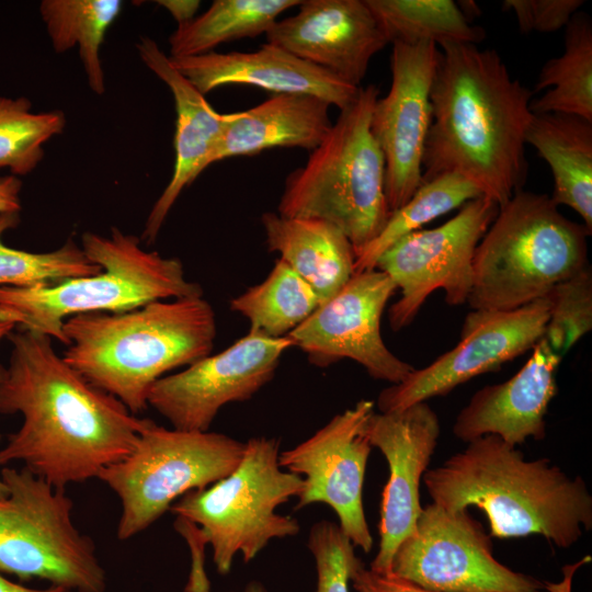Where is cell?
Wrapping results in <instances>:
<instances>
[{
    "mask_svg": "<svg viewBox=\"0 0 592 592\" xmlns=\"http://www.w3.org/2000/svg\"><path fill=\"white\" fill-rule=\"evenodd\" d=\"M244 446L223 433L169 430L143 419L133 451L96 477L121 500L117 538L137 535L189 491L227 477L240 463Z\"/></svg>",
    "mask_w": 592,
    "mask_h": 592,
    "instance_id": "30bf717a",
    "label": "cell"
},
{
    "mask_svg": "<svg viewBox=\"0 0 592 592\" xmlns=\"http://www.w3.org/2000/svg\"><path fill=\"white\" fill-rule=\"evenodd\" d=\"M62 331L65 362L135 415L147 409L158 379L210 354L217 327L215 311L202 296L116 314L76 315L64 321Z\"/></svg>",
    "mask_w": 592,
    "mask_h": 592,
    "instance_id": "277c9868",
    "label": "cell"
},
{
    "mask_svg": "<svg viewBox=\"0 0 592 592\" xmlns=\"http://www.w3.org/2000/svg\"><path fill=\"white\" fill-rule=\"evenodd\" d=\"M277 20L266 43L360 88L375 54L388 43L365 0H305Z\"/></svg>",
    "mask_w": 592,
    "mask_h": 592,
    "instance_id": "d6986e66",
    "label": "cell"
},
{
    "mask_svg": "<svg viewBox=\"0 0 592 592\" xmlns=\"http://www.w3.org/2000/svg\"><path fill=\"white\" fill-rule=\"evenodd\" d=\"M498 212L497 203L479 196L443 225L402 237L378 258L375 269L400 289L388 311L394 331L409 326L435 289L444 291L451 306L467 303L476 248Z\"/></svg>",
    "mask_w": 592,
    "mask_h": 592,
    "instance_id": "7c38bea8",
    "label": "cell"
},
{
    "mask_svg": "<svg viewBox=\"0 0 592 592\" xmlns=\"http://www.w3.org/2000/svg\"><path fill=\"white\" fill-rule=\"evenodd\" d=\"M565 52L547 60L534 92L547 91L530 103L533 114H566L592 122V21L577 12L565 27Z\"/></svg>",
    "mask_w": 592,
    "mask_h": 592,
    "instance_id": "484cf974",
    "label": "cell"
},
{
    "mask_svg": "<svg viewBox=\"0 0 592 592\" xmlns=\"http://www.w3.org/2000/svg\"><path fill=\"white\" fill-rule=\"evenodd\" d=\"M0 592H70V591L62 587H57V585H50L46 589L27 588L20 583H15L7 579L3 576V573L0 572Z\"/></svg>",
    "mask_w": 592,
    "mask_h": 592,
    "instance_id": "b9f144b4",
    "label": "cell"
},
{
    "mask_svg": "<svg viewBox=\"0 0 592 592\" xmlns=\"http://www.w3.org/2000/svg\"><path fill=\"white\" fill-rule=\"evenodd\" d=\"M65 127L59 110L36 113L24 96H0V169L15 177L33 172L44 157V144Z\"/></svg>",
    "mask_w": 592,
    "mask_h": 592,
    "instance_id": "d6a6232c",
    "label": "cell"
},
{
    "mask_svg": "<svg viewBox=\"0 0 592 592\" xmlns=\"http://www.w3.org/2000/svg\"><path fill=\"white\" fill-rule=\"evenodd\" d=\"M174 527L186 539L192 553V568L184 592H209V582L203 566L207 540L202 530L182 516H177Z\"/></svg>",
    "mask_w": 592,
    "mask_h": 592,
    "instance_id": "8d00e7d4",
    "label": "cell"
},
{
    "mask_svg": "<svg viewBox=\"0 0 592 592\" xmlns=\"http://www.w3.org/2000/svg\"><path fill=\"white\" fill-rule=\"evenodd\" d=\"M363 433L389 468L380 502L379 547L369 566L389 573L398 545L414 531L422 511L420 483L437 446L441 425L424 401L397 412H374Z\"/></svg>",
    "mask_w": 592,
    "mask_h": 592,
    "instance_id": "ac0fdd59",
    "label": "cell"
},
{
    "mask_svg": "<svg viewBox=\"0 0 592 592\" xmlns=\"http://www.w3.org/2000/svg\"><path fill=\"white\" fill-rule=\"evenodd\" d=\"M298 0H215L169 37L171 58L198 56L226 42L255 37L266 32Z\"/></svg>",
    "mask_w": 592,
    "mask_h": 592,
    "instance_id": "4316f807",
    "label": "cell"
},
{
    "mask_svg": "<svg viewBox=\"0 0 592 592\" xmlns=\"http://www.w3.org/2000/svg\"><path fill=\"white\" fill-rule=\"evenodd\" d=\"M0 364V413L23 422L0 448V466L23 467L55 488L96 478L134 448L143 419L65 362L53 339L15 328Z\"/></svg>",
    "mask_w": 592,
    "mask_h": 592,
    "instance_id": "6da1fadb",
    "label": "cell"
},
{
    "mask_svg": "<svg viewBox=\"0 0 592 592\" xmlns=\"http://www.w3.org/2000/svg\"><path fill=\"white\" fill-rule=\"evenodd\" d=\"M169 58L204 95L221 86L248 84L274 94L315 95L343 110L355 101L361 88L269 43L251 53L213 50L198 56Z\"/></svg>",
    "mask_w": 592,
    "mask_h": 592,
    "instance_id": "44dd1931",
    "label": "cell"
},
{
    "mask_svg": "<svg viewBox=\"0 0 592 592\" xmlns=\"http://www.w3.org/2000/svg\"><path fill=\"white\" fill-rule=\"evenodd\" d=\"M356 592H435L391 572L380 573L365 568L361 561L351 576Z\"/></svg>",
    "mask_w": 592,
    "mask_h": 592,
    "instance_id": "74e56055",
    "label": "cell"
},
{
    "mask_svg": "<svg viewBox=\"0 0 592 592\" xmlns=\"http://www.w3.org/2000/svg\"><path fill=\"white\" fill-rule=\"evenodd\" d=\"M525 143L550 168L553 202L576 210L592 232V122L566 114H533Z\"/></svg>",
    "mask_w": 592,
    "mask_h": 592,
    "instance_id": "d4e9b609",
    "label": "cell"
},
{
    "mask_svg": "<svg viewBox=\"0 0 592 592\" xmlns=\"http://www.w3.org/2000/svg\"><path fill=\"white\" fill-rule=\"evenodd\" d=\"M422 480L433 503L481 510L491 537L540 535L569 548L592 528V496L581 476L569 477L548 458L527 460L497 435L468 442Z\"/></svg>",
    "mask_w": 592,
    "mask_h": 592,
    "instance_id": "3957f363",
    "label": "cell"
},
{
    "mask_svg": "<svg viewBox=\"0 0 592 592\" xmlns=\"http://www.w3.org/2000/svg\"><path fill=\"white\" fill-rule=\"evenodd\" d=\"M389 44L477 45L486 34L453 0H365Z\"/></svg>",
    "mask_w": 592,
    "mask_h": 592,
    "instance_id": "83f0119b",
    "label": "cell"
},
{
    "mask_svg": "<svg viewBox=\"0 0 592 592\" xmlns=\"http://www.w3.org/2000/svg\"><path fill=\"white\" fill-rule=\"evenodd\" d=\"M479 196L478 189L456 173L422 182L409 201L390 213L378 236L356 254L354 273L375 269L378 258L396 241Z\"/></svg>",
    "mask_w": 592,
    "mask_h": 592,
    "instance_id": "4dcf8cb0",
    "label": "cell"
},
{
    "mask_svg": "<svg viewBox=\"0 0 592 592\" xmlns=\"http://www.w3.org/2000/svg\"><path fill=\"white\" fill-rule=\"evenodd\" d=\"M244 444L240 463L227 477L189 491L170 508L202 530L220 574L230 571L237 554L249 562L272 539L300 531L295 517L275 512L303 489V478L278 464L280 440L255 436Z\"/></svg>",
    "mask_w": 592,
    "mask_h": 592,
    "instance_id": "ba28073f",
    "label": "cell"
},
{
    "mask_svg": "<svg viewBox=\"0 0 592 592\" xmlns=\"http://www.w3.org/2000/svg\"><path fill=\"white\" fill-rule=\"evenodd\" d=\"M584 225L550 196L521 190L502 207L473 259V310H512L549 295L589 265Z\"/></svg>",
    "mask_w": 592,
    "mask_h": 592,
    "instance_id": "8992f818",
    "label": "cell"
},
{
    "mask_svg": "<svg viewBox=\"0 0 592 592\" xmlns=\"http://www.w3.org/2000/svg\"><path fill=\"white\" fill-rule=\"evenodd\" d=\"M331 105L309 94H274L262 103L225 114L221 136L209 166L237 156H253L275 147L314 150L332 126Z\"/></svg>",
    "mask_w": 592,
    "mask_h": 592,
    "instance_id": "603a6c76",
    "label": "cell"
},
{
    "mask_svg": "<svg viewBox=\"0 0 592 592\" xmlns=\"http://www.w3.org/2000/svg\"><path fill=\"white\" fill-rule=\"evenodd\" d=\"M289 348L293 343L287 337L249 330L224 351L158 379L149 390L148 406L173 429L209 431L224 406L251 399L272 380Z\"/></svg>",
    "mask_w": 592,
    "mask_h": 592,
    "instance_id": "9a60e30c",
    "label": "cell"
},
{
    "mask_svg": "<svg viewBox=\"0 0 592 592\" xmlns=\"http://www.w3.org/2000/svg\"><path fill=\"white\" fill-rule=\"evenodd\" d=\"M0 572L42 579L76 592H105L106 576L93 540L71 520L72 500L25 467L3 466Z\"/></svg>",
    "mask_w": 592,
    "mask_h": 592,
    "instance_id": "9c48e42d",
    "label": "cell"
},
{
    "mask_svg": "<svg viewBox=\"0 0 592 592\" xmlns=\"http://www.w3.org/2000/svg\"><path fill=\"white\" fill-rule=\"evenodd\" d=\"M243 592H267V591L261 582L253 580V581H250L244 587Z\"/></svg>",
    "mask_w": 592,
    "mask_h": 592,
    "instance_id": "ee69618b",
    "label": "cell"
},
{
    "mask_svg": "<svg viewBox=\"0 0 592 592\" xmlns=\"http://www.w3.org/2000/svg\"><path fill=\"white\" fill-rule=\"evenodd\" d=\"M439 47L422 182L442 173L459 174L500 208L526 182L525 135L533 92L511 77L494 49L471 44Z\"/></svg>",
    "mask_w": 592,
    "mask_h": 592,
    "instance_id": "7a4b0ae2",
    "label": "cell"
},
{
    "mask_svg": "<svg viewBox=\"0 0 592 592\" xmlns=\"http://www.w3.org/2000/svg\"><path fill=\"white\" fill-rule=\"evenodd\" d=\"M372 400L362 399L353 408L334 415L315 434L287 451L280 452V466L303 478L295 510L325 503L337 514L339 527L354 547L373 548L363 506V483L372 445L363 433L375 412Z\"/></svg>",
    "mask_w": 592,
    "mask_h": 592,
    "instance_id": "5bb4252c",
    "label": "cell"
},
{
    "mask_svg": "<svg viewBox=\"0 0 592 592\" xmlns=\"http://www.w3.org/2000/svg\"><path fill=\"white\" fill-rule=\"evenodd\" d=\"M549 311L548 296L512 310H471L452 350L380 391L376 402L379 412L401 411L447 395L478 375L499 369L536 345L545 333Z\"/></svg>",
    "mask_w": 592,
    "mask_h": 592,
    "instance_id": "4fadbf2b",
    "label": "cell"
},
{
    "mask_svg": "<svg viewBox=\"0 0 592 592\" xmlns=\"http://www.w3.org/2000/svg\"><path fill=\"white\" fill-rule=\"evenodd\" d=\"M265 243L278 253L317 294L323 304L354 275L355 251L346 236L328 221L284 217L267 212L261 216Z\"/></svg>",
    "mask_w": 592,
    "mask_h": 592,
    "instance_id": "cb8c5ba5",
    "label": "cell"
},
{
    "mask_svg": "<svg viewBox=\"0 0 592 592\" xmlns=\"http://www.w3.org/2000/svg\"><path fill=\"white\" fill-rule=\"evenodd\" d=\"M549 319L544 338L563 356L592 329V271L590 265L559 283L548 295Z\"/></svg>",
    "mask_w": 592,
    "mask_h": 592,
    "instance_id": "836d02e7",
    "label": "cell"
},
{
    "mask_svg": "<svg viewBox=\"0 0 592 592\" xmlns=\"http://www.w3.org/2000/svg\"><path fill=\"white\" fill-rule=\"evenodd\" d=\"M15 329V326L9 321L0 320V341L7 338L8 334ZM8 489L2 479L0 478V499L7 497Z\"/></svg>",
    "mask_w": 592,
    "mask_h": 592,
    "instance_id": "7bdbcfd3",
    "label": "cell"
},
{
    "mask_svg": "<svg viewBox=\"0 0 592 592\" xmlns=\"http://www.w3.org/2000/svg\"><path fill=\"white\" fill-rule=\"evenodd\" d=\"M157 3L170 12L178 25L193 20L201 4L196 0H161L157 1Z\"/></svg>",
    "mask_w": 592,
    "mask_h": 592,
    "instance_id": "ab89813d",
    "label": "cell"
},
{
    "mask_svg": "<svg viewBox=\"0 0 592 592\" xmlns=\"http://www.w3.org/2000/svg\"><path fill=\"white\" fill-rule=\"evenodd\" d=\"M320 305L315 291L286 262L277 259L263 282L231 299L230 309L249 320V330L283 338Z\"/></svg>",
    "mask_w": 592,
    "mask_h": 592,
    "instance_id": "f546056e",
    "label": "cell"
},
{
    "mask_svg": "<svg viewBox=\"0 0 592 592\" xmlns=\"http://www.w3.org/2000/svg\"><path fill=\"white\" fill-rule=\"evenodd\" d=\"M19 221V213L0 214V287L53 285L101 272L102 269L71 238L48 252H30L8 247L2 236Z\"/></svg>",
    "mask_w": 592,
    "mask_h": 592,
    "instance_id": "1f68e13d",
    "label": "cell"
},
{
    "mask_svg": "<svg viewBox=\"0 0 592 592\" xmlns=\"http://www.w3.org/2000/svg\"><path fill=\"white\" fill-rule=\"evenodd\" d=\"M390 572L435 592H532L544 583L494 558L491 536L468 509L422 508L397 547Z\"/></svg>",
    "mask_w": 592,
    "mask_h": 592,
    "instance_id": "8fae6325",
    "label": "cell"
},
{
    "mask_svg": "<svg viewBox=\"0 0 592 592\" xmlns=\"http://www.w3.org/2000/svg\"><path fill=\"white\" fill-rule=\"evenodd\" d=\"M307 547L316 563V592H350L351 576L362 560L339 525L329 521L315 523Z\"/></svg>",
    "mask_w": 592,
    "mask_h": 592,
    "instance_id": "e575fe53",
    "label": "cell"
},
{
    "mask_svg": "<svg viewBox=\"0 0 592 592\" xmlns=\"http://www.w3.org/2000/svg\"><path fill=\"white\" fill-rule=\"evenodd\" d=\"M396 289L377 269L354 273L339 293L286 337L315 366L350 358L373 378L398 384L414 367L396 356L380 333L383 311Z\"/></svg>",
    "mask_w": 592,
    "mask_h": 592,
    "instance_id": "2e32d148",
    "label": "cell"
},
{
    "mask_svg": "<svg viewBox=\"0 0 592 592\" xmlns=\"http://www.w3.org/2000/svg\"><path fill=\"white\" fill-rule=\"evenodd\" d=\"M510 379L476 391L457 414L453 433L466 443L497 435L516 446L546 436L548 406L557 392L556 374L562 356L543 338Z\"/></svg>",
    "mask_w": 592,
    "mask_h": 592,
    "instance_id": "ffe728a7",
    "label": "cell"
},
{
    "mask_svg": "<svg viewBox=\"0 0 592 592\" xmlns=\"http://www.w3.org/2000/svg\"><path fill=\"white\" fill-rule=\"evenodd\" d=\"M591 559V556H584L573 563L566 565L562 568V580L557 583L545 582L544 589L549 592H571V583L576 571L582 566L589 563Z\"/></svg>",
    "mask_w": 592,
    "mask_h": 592,
    "instance_id": "60d3db41",
    "label": "cell"
},
{
    "mask_svg": "<svg viewBox=\"0 0 592 592\" xmlns=\"http://www.w3.org/2000/svg\"><path fill=\"white\" fill-rule=\"evenodd\" d=\"M22 185L19 177L0 175V214L20 213Z\"/></svg>",
    "mask_w": 592,
    "mask_h": 592,
    "instance_id": "f35d334b",
    "label": "cell"
},
{
    "mask_svg": "<svg viewBox=\"0 0 592 592\" xmlns=\"http://www.w3.org/2000/svg\"><path fill=\"white\" fill-rule=\"evenodd\" d=\"M532 592H549V591H547L546 589L543 588V589L535 590V591H532Z\"/></svg>",
    "mask_w": 592,
    "mask_h": 592,
    "instance_id": "f6af8a7d",
    "label": "cell"
},
{
    "mask_svg": "<svg viewBox=\"0 0 592 592\" xmlns=\"http://www.w3.org/2000/svg\"><path fill=\"white\" fill-rule=\"evenodd\" d=\"M583 3L582 0H504L502 8L513 12L522 33H551L566 27Z\"/></svg>",
    "mask_w": 592,
    "mask_h": 592,
    "instance_id": "d590c367",
    "label": "cell"
},
{
    "mask_svg": "<svg viewBox=\"0 0 592 592\" xmlns=\"http://www.w3.org/2000/svg\"><path fill=\"white\" fill-rule=\"evenodd\" d=\"M122 7L121 0H44L39 4L55 52L77 45L89 87L99 95L105 91L101 45Z\"/></svg>",
    "mask_w": 592,
    "mask_h": 592,
    "instance_id": "f1b7e54d",
    "label": "cell"
},
{
    "mask_svg": "<svg viewBox=\"0 0 592 592\" xmlns=\"http://www.w3.org/2000/svg\"><path fill=\"white\" fill-rule=\"evenodd\" d=\"M391 83L378 98L371 133L385 161V194L389 212L401 207L422 182V158L432 122L431 88L440 49L434 43H394Z\"/></svg>",
    "mask_w": 592,
    "mask_h": 592,
    "instance_id": "e0dca14e",
    "label": "cell"
},
{
    "mask_svg": "<svg viewBox=\"0 0 592 592\" xmlns=\"http://www.w3.org/2000/svg\"><path fill=\"white\" fill-rule=\"evenodd\" d=\"M140 59L170 89L175 105V160L172 177L153 204L140 240L152 244L182 191L208 166L221 136L225 114L216 112L172 65L158 44L141 37L136 45Z\"/></svg>",
    "mask_w": 592,
    "mask_h": 592,
    "instance_id": "7402d4cb",
    "label": "cell"
},
{
    "mask_svg": "<svg viewBox=\"0 0 592 592\" xmlns=\"http://www.w3.org/2000/svg\"><path fill=\"white\" fill-rule=\"evenodd\" d=\"M81 248L101 272L53 285L0 287V320L67 345L62 325L69 317L203 296L202 286L186 278L179 259L145 250L138 237L118 228H112L109 237L82 234Z\"/></svg>",
    "mask_w": 592,
    "mask_h": 592,
    "instance_id": "5b68a950",
    "label": "cell"
},
{
    "mask_svg": "<svg viewBox=\"0 0 592 592\" xmlns=\"http://www.w3.org/2000/svg\"><path fill=\"white\" fill-rule=\"evenodd\" d=\"M379 90L360 88L355 101L340 113L305 166L285 180L277 214L315 218L340 229L355 257L384 228L390 212L385 194V161L371 133Z\"/></svg>",
    "mask_w": 592,
    "mask_h": 592,
    "instance_id": "52a82bcc",
    "label": "cell"
}]
</instances>
